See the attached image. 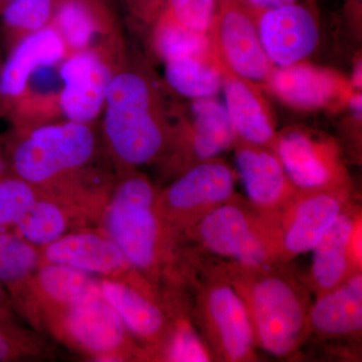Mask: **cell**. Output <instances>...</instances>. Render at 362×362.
<instances>
[{
	"mask_svg": "<svg viewBox=\"0 0 362 362\" xmlns=\"http://www.w3.org/2000/svg\"><path fill=\"white\" fill-rule=\"evenodd\" d=\"M100 297L101 278L64 264L44 263L33 275L20 313L40 323L47 314Z\"/></svg>",
	"mask_w": 362,
	"mask_h": 362,
	"instance_id": "cell-18",
	"label": "cell"
},
{
	"mask_svg": "<svg viewBox=\"0 0 362 362\" xmlns=\"http://www.w3.org/2000/svg\"><path fill=\"white\" fill-rule=\"evenodd\" d=\"M40 352L35 338L18 323H0V362L33 358Z\"/></svg>",
	"mask_w": 362,
	"mask_h": 362,
	"instance_id": "cell-33",
	"label": "cell"
},
{
	"mask_svg": "<svg viewBox=\"0 0 362 362\" xmlns=\"http://www.w3.org/2000/svg\"><path fill=\"white\" fill-rule=\"evenodd\" d=\"M160 358L171 362H206L211 361V351L194 328L187 321H180L169 328L159 345Z\"/></svg>",
	"mask_w": 362,
	"mask_h": 362,
	"instance_id": "cell-31",
	"label": "cell"
},
{
	"mask_svg": "<svg viewBox=\"0 0 362 362\" xmlns=\"http://www.w3.org/2000/svg\"><path fill=\"white\" fill-rule=\"evenodd\" d=\"M357 221L343 211L328 232L312 250L311 277L318 295L329 291L346 280L356 268L352 258L351 240Z\"/></svg>",
	"mask_w": 362,
	"mask_h": 362,
	"instance_id": "cell-24",
	"label": "cell"
},
{
	"mask_svg": "<svg viewBox=\"0 0 362 362\" xmlns=\"http://www.w3.org/2000/svg\"><path fill=\"white\" fill-rule=\"evenodd\" d=\"M61 0H13L0 13V37L6 54L28 35L51 25Z\"/></svg>",
	"mask_w": 362,
	"mask_h": 362,
	"instance_id": "cell-28",
	"label": "cell"
},
{
	"mask_svg": "<svg viewBox=\"0 0 362 362\" xmlns=\"http://www.w3.org/2000/svg\"><path fill=\"white\" fill-rule=\"evenodd\" d=\"M228 279L246 303L257 345L273 356L294 354L310 329V307L301 286L273 263L238 264V271Z\"/></svg>",
	"mask_w": 362,
	"mask_h": 362,
	"instance_id": "cell-4",
	"label": "cell"
},
{
	"mask_svg": "<svg viewBox=\"0 0 362 362\" xmlns=\"http://www.w3.org/2000/svg\"><path fill=\"white\" fill-rule=\"evenodd\" d=\"M42 265L39 247L18 233L0 230V284L6 288L14 310L21 311L35 272Z\"/></svg>",
	"mask_w": 362,
	"mask_h": 362,
	"instance_id": "cell-27",
	"label": "cell"
},
{
	"mask_svg": "<svg viewBox=\"0 0 362 362\" xmlns=\"http://www.w3.org/2000/svg\"><path fill=\"white\" fill-rule=\"evenodd\" d=\"M199 310L214 351L228 361H247L257 345L244 299L228 280L207 285L199 298Z\"/></svg>",
	"mask_w": 362,
	"mask_h": 362,
	"instance_id": "cell-11",
	"label": "cell"
},
{
	"mask_svg": "<svg viewBox=\"0 0 362 362\" xmlns=\"http://www.w3.org/2000/svg\"><path fill=\"white\" fill-rule=\"evenodd\" d=\"M40 251L42 264H64L97 277L146 287L142 276L130 265L123 252L101 228L74 230Z\"/></svg>",
	"mask_w": 362,
	"mask_h": 362,
	"instance_id": "cell-15",
	"label": "cell"
},
{
	"mask_svg": "<svg viewBox=\"0 0 362 362\" xmlns=\"http://www.w3.org/2000/svg\"><path fill=\"white\" fill-rule=\"evenodd\" d=\"M13 301L6 288L0 284V323L16 322Z\"/></svg>",
	"mask_w": 362,
	"mask_h": 362,
	"instance_id": "cell-36",
	"label": "cell"
},
{
	"mask_svg": "<svg viewBox=\"0 0 362 362\" xmlns=\"http://www.w3.org/2000/svg\"><path fill=\"white\" fill-rule=\"evenodd\" d=\"M272 149L297 192L349 189V178L334 140L302 126L278 131Z\"/></svg>",
	"mask_w": 362,
	"mask_h": 362,
	"instance_id": "cell-8",
	"label": "cell"
},
{
	"mask_svg": "<svg viewBox=\"0 0 362 362\" xmlns=\"http://www.w3.org/2000/svg\"><path fill=\"white\" fill-rule=\"evenodd\" d=\"M309 325L326 337L357 334L362 328V276L350 274L346 280L319 295L309 312Z\"/></svg>",
	"mask_w": 362,
	"mask_h": 362,
	"instance_id": "cell-23",
	"label": "cell"
},
{
	"mask_svg": "<svg viewBox=\"0 0 362 362\" xmlns=\"http://www.w3.org/2000/svg\"><path fill=\"white\" fill-rule=\"evenodd\" d=\"M233 147L240 176L252 206L269 216L285 209L297 190L273 149L240 140Z\"/></svg>",
	"mask_w": 362,
	"mask_h": 362,
	"instance_id": "cell-19",
	"label": "cell"
},
{
	"mask_svg": "<svg viewBox=\"0 0 362 362\" xmlns=\"http://www.w3.org/2000/svg\"><path fill=\"white\" fill-rule=\"evenodd\" d=\"M92 221L99 220L83 207L44 192L11 230L42 249L66 233L88 228Z\"/></svg>",
	"mask_w": 362,
	"mask_h": 362,
	"instance_id": "cell-22",
	"label": "cell"
},
{
	"mask_svg": "<svg viewBox=\"0 0 362 362\" xmlns=\"http://www.w3.org/2000/svg\"><path fill=\"white\" fill-rule=\"evenodd\" d=\"M164 74L170 89L189 101L216 97L225 76L213 49L164 62Z\"/></svg>",
	"mask_w": 362,
	"mask_h": 362,
	"instance_id": "cell-26",
	"label": "cell"
},
{
	"mask_svg": "<svg viewBox=\"0 0 362 362\" xmlns=\"http://www.w3.org/2000/svg\"><path fill=\"white\" fill-rule=\"evenodd\" d=\"M255 16L275 7L296 4V2H314V0H242Z\"/></svg>",
	"mask_w": 362,
	"mask_h": 362,
	"instance_id": "cell-35",
	"label": "cell"
},
{
	"mask_svg": "<svg viewBox=\"0 0 362 362\" xmlns=\"http://www.w3.org/2000/svg\"><path fill=\"white\" fill-rule=\"evenodd\" d=\"M209 37L223 71L264 88L275 66L262 47L256 16L242 0H218Z\"/></svg>",
	"mask_w": 362,
	"mask_h": 362,
	"instance_id": "cell-9",
	"label": "cell"
},
{
	"mask_svg": "<svg viewBox=\"0 0 362 362\" xmlns=\"http://www.w3.org/2000/svg\"><path fill=\"white\" fill-rule=\"evenodd\" d=\"M101 116L102 141L120 175L168 153L175 122L144 69L124 59L112 78Z\"/></svg>",
	"mask_w": 362,
	"mask_h": 362,
	"instance_id": "cell-2",
	"label": "cell"
},
{
	"mask_svg": "<svg viewBox=\"0 0 362 362\" xmlns=\"http://www.w3.org/2000/svg\"><path fill=\"white\" fill-rule=\"evenodd\" d=\"M344 13L350 25H356V30L361 28L362 0H345Z\"/></svg>",
	"mask_w": 362,
	"mask_h": 362,
	"instance_id": "cell-37",
	"label": "cell"
},
{
	"mask_svg": "<svg viewBox=\"0 0 362 362\" xmlns=\"http://www.w3.org/2000/svg\"><path fill=\"white\" fill-rule=\"evenodd\" d=\"M51 25L70 54L97 45L99 35L112 33L114 21L108 0H61Z\"/></svg>",
	"mask_w": 362,
	"mask_h": 362,
	"instance_id": "cell-25",
	"label": "cell"
},
{
	"mask_svg": "<svg viewBox=\"0 0 362 362\" xmlns=\"http://www.w3.org/2000/svg\"><path fill=\"white\" fill-rule=\"evenodd\" d=\"M11 1H13V0H0V13H1V11H4V7H6L7 4Z\"/></svg>",
	"mask_w": 362,
	"mask_h": 362,
	"instance_id": "cell-40",
	"label": "cell"
},
{
	"mask_svg": "<svg viewBox=\"0 0 362 362\" xmlns=\"http://www.w3.org/2000/svg\"><path fill=\"white\" fill-rule=\"evenodd\" d=\"M131 18L141 26L151 28L168 0H121Z\"/></svg>",
	"mask_w": 362,
	"mask_h": 362,
	"instance_id": "cell-34",
	"label": "cell"
},
{
	"mask_svg": "<svg viewBox=\"0 0 362 362\" xmlns=\"http://www.w3.org/2000/svg\"><path fill=\"white\" fill-rule=\"evenodd\" d=\"M264 89L286 106L299 111L345 106L354 90L341 74L307 61L274 68Z\"/></svg>",
	"mask_w": 362,
	"mask_h": 362,
	"instance_id": "cell-14",
	"label": "cell"
},
{
	"mask_svg": "<svg viewBox=\"0 0 362 362\" xmlns=\"http://www.w3.org/2000/svg\"><path fill=\"white\" fill-rule=\"evenodd\" d=\"M264 52L275 68L307 61L320 40V23L314 2H296L257 16Z\"/></svg>",
	"mask_w": 362,
	"mask_h": 362,
	"instance_id": "cell-13",
	"label": "cell"
},
{
	"mask_svg": "<svg viewBox=\"0 0 362 362\" xmlns=\"http://www.w3.org/2000/svg\"><path fill=\"white\" fill-rule=\"evenodd\" d=\"M101 296L122 321L131 337L159 347L168 332V318L146 287L101 278Z\"/></svg>",
	"mask_w": 362,
	"mask_h": 362,
	"instance_id": "cell-21",
	"label": "cell"
},
{
	"mask_svg": "<svg viewBox=\"0 0 362 362\" xmlns=\"http://www.w3.org/2000/svg\"><path fill=\"white\" fill-rule=\"evenodd\" d=\"M44 194L23 178L6 173L0 175V230H11Z\"/></svg>",
	"mask_w": 362,
	"mask_h": 362,
	"instance_id": "cell-30",
	"label": "cell"
},
{
	"mask_svg": "<svg viewBox=\"0 0 362 362\" xmlns=\"http://www.w3.org/2000/svg\"><path fill=\"white\" fill-rule=\"evenodd\" d=\"M6 58V52H4V45H2L1 37H0V70H1L2 64Z\"/></svg>",
	"mask_w": 362,
	"mask_h": 362,
	"instance_id": "cell-39",
	"label": "cell"
},
{
	"mask_svg": "<svg viewBox=\"0 0 362 362\" xmlns=\"http://www.w3.org/2000/svg\"><path fill=\"white\" fill-rule=\"evenodd\" d=\"M68 51L52 25L20 40L6 54L0 70V115L11 116L35 75L45 68L58 66Z\"/></svg>",
	"mask_w": 362,
	"mask_h": 362,
	"instance_id": "cell-16",
	"label": "cell"
},
{
	"mask_svg": "<svg viewBox=\"0 0 362 362\" xmlns=\"http://www.w3.org/2000/svg\"><path fill=\"white\" fill-rule=\"evenodd\" d=\"M263 90L261 85L225 71L223 105L237 140L272 148L277 122Z\"/></svg>",
	"mask_w": 362,
	"mask_h": 362,
	"instance_id": "cell-20",
	"label": "cell"
},
{
	"mask_svg": "<svg viewBox=\"0 0 362 362\" xmlns=\"http://www.w3.org/2000/svg\"><path fill=\"white\" fill-rule=\"evenodd\" d=\"M188 107L175 122L168 153L183 164L181 173L195 163L218 157L237 142L225 105L218 98L190 100Z\"/></svg>",
	"mask_w": 362,
	"mask_h": 362,
	"instance_id": "cell-12",
	"label": "cell"
},
{
	"mask_svg": "<svg viewBox=\"0 0 362 362\" xmlns=\"http://www.w3.org/2000/svg\"><path fill=\"white\" fill-rule=\"evenodd\" d=\"M235 199V175L218 157L195 163L159 192L157 206L173 233L189 230L202 216Z\"/></svg>",
	"mask_w": 362,
	"mask_h": 362,
	"instance_id": "cell-7",
	"label": "cell"
},
{
	"mask_svg": "<svg viewBox=\"0 0 362 362\" xmlns=\"http://www.w3.org/2000/svg\"><path fill=\"white\" fill-rule=\"evenodd\" d=\"M218 11V0H168L162 13L180 25L209 35Z\"/></svg>",
	"mask_w": 362,
	"mask_h": 362,
	"instance_id": "cell-32",
	"label": "cell"
},
{
	"mask_svg": "<svg viewBox=\"0 0 362 362\" xmlns=\"http://www.w3.org/2000/svg\"><path fill=\"white\" fill-rule=\"evenodd\" d=\"M349 189L297 192L285 207L280 228V258L310 252L345 211Z\"/></svg>",
	"mask_w": 362,
	"mask_h": 362,
	"instance_id": "cell-17",
	"label": "cell"
},
{
	"mask_svg": "<svg viewBox=\"0 0 362 362\" xmlns=\"http://www.w3.org/2000/svg\"><path fill=\"white\" fill-rule=\"evenodd\" d=\"M7 171L6 153H4V140L0 137V175Z\"/></svg>",
	"mask_w": 362,
	"mask_h": 362,
	"instance_id": "cell-38",
	"label": "cell"
},
{
	"mask_svg": "<svg viewBox=\"0 0 362 362\" xmlns=\"http://www.w3.org/2000/svg\"><path fill=\"white\" fill-rule=\"evenodd\" d=\"M150 30L153 51L163 63L177 57L211 49L207 33L189 30L163 13Z\"/></svg>",
	"mask_w": 362,
	"mask_h": 362,
	"instance_id": "cell-29",
	"label": "cell"
},
{
	"mask_svg": "<svg viewBox=\"0 0 362 362\" xmlns=\"http://www.w3.org/2000/svg\"><path fill=\"white\" fill-rule=\"evenodd\" d=\"M159 192L136 170L120 175L105 204L100 228L143 278L156 280L168 258L173 233L162 218Z\"/></svg>",
	"mask_w": 362,
	"mask_h": 362,
	"instance_id": "cell-3",
	"label": "cell"
},
{
	"mask_svg": "<svg viewBox=\"0 0 362 362\" xmlns=\"http://www.w3.org/2000/svg\"><path fill=\"white\" fill-rule=\"evenodd\" d=\"M40 323L93 361H127L137 351L133 337L102 297L47 314Z\"/></svg>",
	"mask_w": 362,
	"mask_h": 362,
	"instance_id": "cell-6",
	"label": "cell"
},
{
	"mask_svg": "<svg viewBox=\"0 0 362 362\" xmlns=\"http://www.w3.org/2000/svg\"><path fill=\"white\" fill-rule=\"evenodd\" d=\"M189 230L207 251L239 265L265 266L280 258V228L235 199L207 213Z\"/></svg>",
	"mask_w": 362,
	"mask_h": 362,
	"instance_id": "cell-5",
	"label": "cell"
},
{
	"mask_svg": "<svg viewBox=\"0 0 362 362\" xmlns=\"http://www.w3.org/2000/svg\"><path fill=\"white\" fill-rule=\"evenodd\" d=\"M4 146L9 173L100 218L113 187L90 180L101 149L95 123L65 119L16 129Z\"/></svg>",
	"mask_w": 362,
	"mask_h": 362,
	"instance_id": "cell-1",
	"label": "cell"
},
{
	"mask_svg": "<svg viewBox=\"0 0 362 362\" xmlns=\"http://www.w3.org/2000/svg\"><path fill=\"white\" fill-rule=\"evenodd\" d=\"M107 45H97L68 54L59 64L61 89L57 98L66 120L92 124L102 115L107 93L119 66Z\"/></svg>",
	"mask_w": 362,
	"mask_h": 362,
	"instance_id": "cell-10",
	"label": "cell"
}]
</instances>
